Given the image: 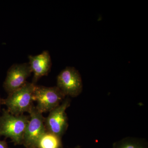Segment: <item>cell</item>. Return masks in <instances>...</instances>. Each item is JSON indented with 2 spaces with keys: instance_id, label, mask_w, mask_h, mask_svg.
<instances>
[{
  "instance_id": "13",
  "label": "cell",
  "mask_w": 148,
  "mask_h": 148,
  "mask_svg": "<svg viewBox=\"0 0 148 148\" xmlns=\"http://www.w3.org/2000/svg\"><path fill=\"white\" fill-rule=\"evenodd\" d=\"M73 148H81L80 146L78 145V146H76L75 147H74Z\"/></svg>"
},
{
  "instance_id": "5",
  "label": "cell",
  "mask_w": 148,
  "mask_h": 148,
  "mask_svg": "<svg viewBox=\"0 0 148 148\" xmlns=\"http://www.w3.org/2000/svg\"><path fill=\"white\" fill-rule=\"evenodd\" d=\"M71 104V99L66 97L59 106L49 112V114L45 120L47 131L62 138L69 127L66 110Z\"/></svg>"
},
{
  "instance_id": "2",
  "label": "cell",
  "mask_w": 148,
  "mask_h": 148,
  "mask_svg": "<svg viewBox=\"0 0 148 148\" xmlns=\"http://www.w3.org/2000/svg\"><path fill=\"white\" fill-rule=\"evenodd\" d=\"M35 86L32 83L27 82L20 88L8 94L7 98L3 99V105H5L8 110L14 115L29 113L34 105Z\"/></svg>"
},
{
  "instance_id": "7",
  "label": "cell",
  "mask_w": 148,
  "mask_h": 148,
  "mask_svg": "<svg viewBox=\"0 0 148 148\" xmlns=\"http://www.w3.org/2000/svg\"><path fill=\"white\" fill-rule=\"evenodd\" d=\"M32 73L29 63L13 64L8 71L4 88L8 94L17 90L27 82Z\"/></svg>"
},
{
  "instance_id": "6",
  "label": "cell",
  "mask_w": 148,
  "mask_h": 148,
  "mask_svg": "<svg viewBox=\"0 0 148 148\" xmlns=\"http://www.w3.org/2000/svg\"><path fill=\"white\" fill-rule=\"evenodd\" d=\"M56 86L66 97H76L83 90L81 76L74 67H66L58 74Z\"/></svg>"
},
{
  "instance_id": "10",
  "label": "cell",
  "mask_w": 148,
  "mask_h": 148,
  "mask_svg": "<svg viewBox=\"0 0 148 148\" xmlns=\"http://www.w3.org/2000/svg\"><path fill=\"white\" fill-rule=\"evenodd\" d=\"M112 148H148V145L143 139L127 137L114 143Z\"/></svg>"
},
{
  "instance_id": "3",
  "label": "cell",
  "mask_w": 148,
  "mask_h": 148,
  "mask_svg": "<svg viewBox=\"0 0 148 148\" xmlns=\"http://www.w3.org/2000/svg\"><path fill=\"white\" fill-rule=\"evenodd\" d=\"M66 97L57 86H35L34 101L36 102V108L41 113L50 112L59 106Z\"/></svg>"
},
{
  "instance_id": "1",
  "label": "cell",
  "mask_w": 148,
  "mask_h": 148,
  "mask_svg": "<svg viewBox=\"0 0 148 148\" xmlns=\"http://www.w3.org/2000/svg\"><path fill=\"white\" fill-rule=\"evenodd\" d=\"M29 116L14 115L7 110L3 109L0 116V137L10 138L15 145L23 144V137Z\"/></svg>"
},
{
  "instance_id": "11",
  "label": "cell",
  "mask_w": 148,
  "mask_h": 148,
  "mask_svg": "<svg viewBox=\"0 0 148 148\" xmlns=\"http://www.w3.org/2000/svg\"><path fill=\"white\" fill-rule=\"evenodd\" d=\"M0 148H8V145L5 140H0Z\"/></svg>"
},
{
  "instance_id": "8",
  "label": "cell",
  "mask_w": 148,
  "mask_h": 148,
  "mask_svg": "<svg viewBox=\"0 0 148 148\" xmlns=\"http://www.w3.org/2000/svg\"><path fill=\"white\" fill-rule=\"evenodd\" d=\"M29 64L34 73L32 83L36 85L40 78L50 72L52 66L51 58L49 51H44L37 55H29Z\"/></svg>"
},
{
  "instance_id": "4",
  "label": "cell",
  "mask_w": 148,
  "mask_h": 148,
  "mask_svg": "<svg viewBox=\"0 0 148 148\" xmlns=\"http://www.w3.org/2000/svg\"><path fill=\"white\" fill-rule=\"evenodd\" d=\"M29 113L30 119L24 132L22 145L26 148H36L40 138L47 131L45 124V118L34 105Z\"/></svg>"
},
{
  "instance_id": "12",
  "label": "cell",
  "mask_w": 148,
  "mask_h": 148,
  "mask_svg": "<svg viewBox=\"0 0 148 148\" xmlns=\"http://www.w3.org/2000/svg\"><path fill=\"white\" fill-rule=\"evenodd\" d=\"M3 100L0 97V109H1V105H3Z\"/></svg>"
},
{
  "instance_id": "9",
  "label": "cell",
  "mask_w": 148,
  "mask_h": 148,
  "mask_svg": "<svg viewBox=\"0 0 148 148\" xmlns=\"http://www.w3.org/2000/svg\"><path fill=\"white\" fill-rule=\"evenodd\" d=\"M36 148H63L61 138L46 131L40 138Z\"/></svg>"
}]
</instances>
